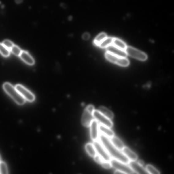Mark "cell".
Returning <instances> with one entry per match:
<instances>
[{
	"label": "cell",
	"instance_id": "6da1fadb",
	"mask_svg": "<svg viewBox=\"0 0 174 174\" xmlns=\"http://www.w3.org/2000/svg\"><path fill=\"white\" fill-rule=\"evenodd\" d=\"M99 138L100 142L110 157L114 159L126 164H129L130 161L123 152L118 149L113 145L108 138L102 134H99Z\"/></svg>",
	"mask_w": 174,
	"mask_h": 174
},
{
	"label": "cell",
	"instance_id": "7a4b0ae2",
	"mask_svg": "<svg viewBox=\"0 0 174 174\" xmlns=\"http://www.w3.org/2000/svg\"><path fill=\"white\" fill-rule=\"evenodd\" d=\"M5 92L13 99L16 103L20 105H22L25 102V99L21 96L17 89L9 83H5L3 86Z\"/></svg>",
	"mask_w": 174,
	"mask_h": 174
},
{
	"label": "cell",
	"instance_id": "3957f363",
	"mask_svg": "<svg viewBox=\"0 0 174 174\" xmlns=\"http://www.w3.org/2000/svg\"><path fill=\"white\" fill-rule=\"evenodd\" d=\"M94 110V107L92 105H89L85 109L81 119V123L83 126L86 127L90 126L92 121L94 119L93 112Z\"/></svg>",
	"mask_w": 174,
	"mask_h": 174
},
{
	"label": "cell",
	"instance_id": "277c9868",
	"mask_svg": "<svg viewBox=\"0 0 174 174\" xmlns=\"http://www.w3.org/2000/svg\"><path fill=\"white\" fill-rule=\"evenodd\" d=\"M105 57L107 60L111 62L121 66H128L130 64L129 60L126 58L117 57L108 52L105 54Z\"/></svg>",
	"mask_w": 174,
	"mask_h": 174
},
{
	"label": "cell",
	"instance_id": "5b68a950",
	"mask_svg": "<svg viewBox=\"0 0 174 174\" xmlns=\"http://www.w3.org/2000/svg\"><path fill=\"white\" fill-rule=\"evenodd\" d=\"M110 162L112 167L117 170H119L124 174H133L135 172L129 166L115 159H111Z\"/></svg>",
	"mask_w": 174,
	"mask_h": 174
},
{
	"label": "cell",
	"instance_id": "8992f818",
	"mask_svg": "<svg viewBox=\"0 0 174 174\" xmlns=\"http://www.w3.org/2000/svg\"><path fill=\"white\" fill-rule=\"evenodd\" d=\"M125 51L127 55L142 61H145L147 59V55L144 52L132 47H127Z\"/></svg>",
	"mask_w": 174,
	"mask_h": 174
},
{
	"label": "cell",
	"instance_id": "52a82bcc",
	"mask_svg": "<svg viewBox=\"0 0 174 174\" xmlns=\"http://www.w3.org/2000/svg\"><path fill=\"white\" fill-rule=\"evenodd\" d=\"M97 154L104 161H110L111 157L100 142L94 141L93 143Z\"/></svg>",
	"mask_w": 174,
	"mask_h": 174
},
{
	"label": "cell",
	"instance_id": "ba28073f",
	"mask_svg": "<svg viewBox=\"0 0 174 174\" xmlns=\"http://www.w3.org/2000/svg\"><path fill=\"white\" fill-rule=\"evenodd\" d=\"M94 119L102 125L107 127L109 128L113 127V123L111 119L105 117L98 110H94L93 112Z\"/></svg>",
	"mask_w": 174,
	"mask_h": 174
},
{
	"label": "cell",
	"instance_id": "9c48e42d",
	"mask_svg": "<svg viewBox=\"0 0 174 174\" xmlns=\"http://www.w3.org/2000/svg\"><path fill=\"white\" fill-rule=\"evenodd\" d=\"M15 88L25 100L30 102H33L35 100V96L23 86L17 85L15 86Z\"/></svg>",
	"mask_w": 174,
	"mask_h": 174
},
{
	"label": "cell",
	"instance_id": "30bf717a",
	"mask_svg": "<svg viewBox=\"0 0 174 174\" xmlns=\"http://www.w3.org/2000/svg\"><path fill=\"white\" fill-rule=\"evenodd\" d=\"M98 122L95 119H93L90 124V135L93 141H97L99 138V129Z\"/></svg>",
	"mask_w": 174,
	"mask_h": 174
},
{
	"label": "cell",
	"instance_id": "8fae6325",
	"mask_svg": "<svg viewBox=\"0 0 174 174\" xmlns=\"http://www.w3.org/2000/svg\"><path fill=\"white\" fill-rule=\"evenodd\" d=\"M107 52L120 57L126 58L128 55L126 51L122 50L112 45L108 46L107 48Z\"/></svg>",
	"mask_w": 174,
	"mask_h": 174
},
{
	"label": "cell",
	"instance_id": "7c38bea8",
	"mask_svg": "<svg viewBox=\"0 0 174 174\" xmlns=\"http://www.w3.org/2000/svg\"><path fill=\"white\" fill-rule=\"evenodd\" d=\"M129 166L135 173L138 174H149L143 166L139 164L136 161H130Z\"/></svg>",
	"mask_w": 174,
	"mask_h": 174
},
{
	"label": "cell",
	"instance_id": "4fadbf2b",
	"mask_svg": "<svg viewBox=\"0 0 174 174\" xmlns=\"http://www.w3.org/2000/svg\"><path fill=\"white\" fill-rule=\"evenodd\" d=\"M123 153L130 161H136L138 159V155L128 147H125L122 150Z\"/></svg>",
	"mask_w": 174,
	"mask_h": 174
},
{
	"label": "cell",
	"instance_id": "5bb4252c",
	"mask_svg": "<svg viewBox=\"0 0 174 174\" xmlns=\"http://www.w3.org/2000/svg\"><path fill=\"white\" fill-rule=\"evenodd\" d=\"M20 57L25 62L28 64L32 65L35 63L34 59L27 51H22Z\"/></svg>",
	"mask_w": 174,
	"mask_h": 174
},
{
	"label": "cell",
	"instance_id": "9a60e30c",
	"mask_svg": "<svg viewBox=\"0 0 174 174\" xmlns=\"http://www.w3.org/2000/svg\"><path fill=\"white\" fill-rule=\"evenodd\" d=\"M99 131L108 138H111L115 135V133L112 130L101 124L99 125Z\"/></svg>",
	"mask_w": 174,
	"mask_h": 174
},
{
	"label": "cell",
	"instance_id": "2e32d148",
	"mask_svg": "<svg viewBox=\"0 0 174 174\" xmlns=\"http://www.w3.org/2000/svg\"><path fill=\"white\" fill-rule=\"evenodd\" d=\"M110 140L114 146L120 150H122L125 147L123 142L117 137L114 136Z\"/></svg>",
	"mask_w": 174,
	"mask_h": 174
},
{
	"label": "cell",
	"instance_id": "e0dca14e",
	"mask_svg": "<svg viewBox=\"0 0 174 174\" xmlns=\"http://www.w3.org/2000/svg\"><path fill=\"white\" fill-rule=\"evenodd\" d=\"M104 116L106 117L108 119L111 120L113 119L114 117V115L112 112L108 109L104 107H100L98 108V110Z\"/></svg>",
	"mask_w": 174,
	"mask_h": 174
},
{
	"label": "cell",
	"instance_id": "ac0fdd59",
	"mask_svg": "<svg viewBox=\"0 0 174 174\" xmlns=\"http://www.w3.org/2000/svg\"><path fill=\"white\" fill-rule=\"evenodd\" d=\"M112 45L122 50L125 51L127 47L125 42L122 40L117 38H114Z\"/></svg>",
	"mask_w": 174,
	"mask_h": 174
},
{
	"label": "cell",
	"instance_id": "d6986e66",
	"mask_svg": "<svg viewBox=\"0 0 174 174\" xmlns=\"http://www.w3.org/2000/svg\"><path fill=\"white\" fill-rule=\"evenodd\" d=\"M86 150L90 156L94 157L97 154L95 148L93 144H87L85 146Z\"/></svg>",
	"mask_w": 174,
	"mask_h": 174
},
{
	"label": "cell",
	"instance_id": "ffe728a7",
	"mask_svg": "<svg viewBox=\"0 0 174 174\" xmlns=\"http://www.w3.org/2000/svg\"><path fill=\"white\" fill-rule=\"evenodd\" d=\"M114 38L107 37L99 45V46L102 48H107L108 46L112 45Z\"/></svg>",
	"mask_w": 174,
	"mask_h": 174
},
{
	"label": "cell",
	"instance_id": "44dd1931",
	"mask_svg": "<svg viewBox=\"0 0 174 174\" xmlns=\"http://www.w3.org/2000/svg\"><path fill=\"white\" fill-rule=\"evenodd\" d=\"M107 37V34L105 33H101L97 36L94 41V44L99 46L100 44Z\"/></svg>",
	"mask_w": 174,
	"mask_h": 174
},
{
	"label": "cell",
	"instance_id": "7402d4cb",
	"mask_svg": "<svg viewBox=\"0 0 174 174\" xmlns=\"http://www.w3.org/2000/svg\"><path fill=\"white\" fill-rule=\"evenodd\" d=\"M0 53L5 57H7L10 55V50L3 44L0 43Z\"/></svg>",
	"mask_w": 174,
	"mask_h": 174
},
{
	"label": "cell",
	"instance_id": "603a6c76",
	"mask_svg": "<svg viewBox=\"0 0 174 174\" xmlns=\"http://www.w3.org/2000/svg\"><path fill=\"white\" fill-rule=\"evenodd\" d=\"M146 170L149 174H159L160 172L158 170L151 165L149 164L146 167Z\"/></svg>",
	"mask_w": 174,
	"mask_h": 174
},
{
	"label": "cell",
	"instance_id": "cb8c5ba5",
	"mask_svg": "<svg viewBox=\"0 0 174 174\" xmlns=\"http://www.w3.org/2000/svg\"><path fill=\"white\" fill-rule=\"evenodd\" d=\"M0 173L7 174L8 173V168L6 163L4 161L0 162Z\"/></svg>",
	"mask_w": 174,
	"mask_h": 174
},
{
	"label": "cell",
	"instance_id": "d4e9b609",
	"mask_svg": "<svg viewBox=\"0 0 174 174\" xmlns=\"http://www.w3.org/2000/svg\"><path fill=\"white\" fill-rule=\"evenodd\" d=\"M11 52L17 56H20L22 51L21 49L16 45H14L10 49Z\"/></svg>",
	"mask_w": 174,
	"mask_h": 174
},
{
	"label": "cell",
	"instance_id": "484cf974",
	"mask_svg": "<svg viewBox=\"0 0 174 174\" xmlns=\"http://www.w3.org/2000/svg\"><path fill=\"white\" fill-rule=\"evenodd\" d=\"M2 44L9 50H10L12 47L14 45L13 43L8 40H5L3 41Z\"/></svg>",
	"mask_w": 174,
	"mask_h": 174
},
{
	"label": "cell",
	"instance_id": "4316f807",
	"mask_svg": "<svg viewBox=\"0 0 174 174\" xmlns=\"http://www.w3.org/2000/svg\"><path fill=\"white\" fill-rule=\"evenodd\" d=\"M101 165L102 167L105 169H109L112 167L110 161H104Z\"/></svg>",
	"mask_w": 174,
	"mask_h": 174
},
{
	"label": "cell",
	"instance_id": "83f0119b",
	"mask_svg": "<svg viewBox=\"0 0 174 174\" xmlns=\"http://www.w3.org/2000/svg\"><path fill=\"white\" fill-rule=\"evenodd\" d=\"M94 158L96 162L99 164H101L104 162V161L97 154H96L95 156L94 157Z\"/></svg>",
	"mask_w": 174,
	"mask_h": 174
},
{
	"label": "cell",
	"instance_id": "f1b7e54d",
	"mask_svg": "<svg viewBox=\"0 0 174 174\" xmlns=\"http://www.w3.org/2000/svg\"><path fill=\"white\" fill-rule=\"evenodd\" d=\"M90 38V35L88 33H86L84 34L83 36V38L85 40H88Z\"/></svg>",
	"mask_w": 174,
	"mask_h": 174
},
{
	"label": "cell",
	"instance_id": "f546056e",
	"mask_svg": "<svg viewBox=\"0 0 174 174\" xmlns=\"http://www.w3.org/2000/svg\"><path fill=\"white\" fill-rule=\"evenodd\" d=\"M138 162L139 164L140 165L142 166H143L144 165V161L142 160H140L138 161Z\"/></svg>",
	"mask_w": 174,
	"mask_h": 174
},
{
	"label": "cell",
	"instance_id": "4dcf8cb0",
	"mask_svg": "<svg viewBox=\"0 0 174 174\" xmlns=\"http://www.w3.org/2000/svg\"><path fill=\"white\" fill-rule=\"evenodd\" d=\"M115 174H124V173L120 171L119 170H117L114 172Z\"/></svg>",
	"mask_w": 174,
	"mask_h": 174
},
{
	"label": "cell",
	"instance_id": "1f68e13d",
	"mask_svg": "<svg viewBox=\"0 0 174 174\" xmlns=\"http://www.w3.org/2000/svg\"><path fill=\"white\" fill-rule=\"evenodd\" d=\"M22 2V0H16V2L17 3H18V4L21 3Z\"/></svg>",
	"mask_w": 174,
	"mask_h": 174
},
{
	"label": "cell",
	"instance_id": "d6a6232c",
	"mask_svg": "<svg viewBox=\"0 0 174 174\" xmlns=\"http://www.w3.org/2000/svg\"><path fill=\"white\" fill-rule=\"evenodd\" d=\"M1 161V156H0V162Z\"/></svg>",
	"mask_w": 174,
	"mask_h": 174
}]
</instances>
